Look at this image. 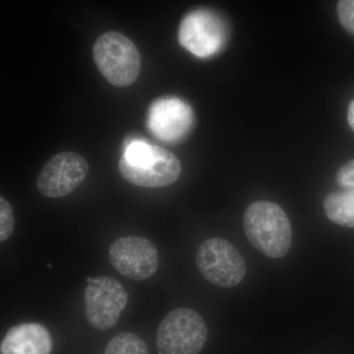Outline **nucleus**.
Masks as SVG:
<instances>
[{
    "label": "nucleus",
    "mask_w": 354,
    "mask_h": 354,
    "mask_svg": "<svg viewBox=\"0 0 354 354\" xmlns=\"http://www.w3.org/2000/svg\"><path fill=\"white\" fill-rule=\"evenodd\" d=\"M53 339L41 324L25 323L14 326L3 337L0 354H50Z\"/></svg>",
    "instance_id": "nucleus-11"
},
{
    "label": "nucleus",
    "mask_w": 354,
    "mask_h": 354,
    "mask_svg": "<svg viewBox=\"0 0 354 354\" xmlns=\"http://www.w3.org/2000/svg\"><path fill=\"white\" fill-rule=\"evenodd\" d=\"M348 121L349 127H351V129L354 132V100L351 102L348 106Z\"/></svg>",
    "instance_id": "nucleus-17"
},
{
    "label": "nucleus",
    "mask_w": 354,
    "mask_h": 354,
    "mask_svg": "<svg viewBox=\"0 0 354 354\" xmlns=\"http://www.w3.org/2000/svg\"><path fill=\"white\" fill-rule=\"evenodd\" d=\"M228 29L225 20L209 9L200 8L186 14L178 29L179 44L199 58L215 57L225 48Z\"/></svg>",
    "instance_id": "nucleus-5"
},
{
    "label": "nucleus",
    "mask_w": 354,
    "mask_h": 354,
    "mask_svg": "<svg viewBox=\"0 0 354 354\" xmlns=\"http://www.w3.org/2000/svg\"><path fill=\"white\" fill-rule=\"evenodd\" d=\"M109 260L122 276L141 281L152 278L160 264L157 247L141 236L121 237L109 247Z\"/></svg>",
    "instance_id": "nucleus-8"
},
{
    "label": "nucleus",
    "mask_w": 354,
    "mask_h": 354,
    "mask_svg": "<svg viewBox=\"0 0 354 354\" xmlns=\"http://www.w3.org/2000/svg\"><path fill=\"white\" fill-rule=\"evenodd\" d=\"M243 227L250 243L268 257L279 259L290 251L292 242L290 221L276 203H252L244 213Z\"/></svg>",
    "instance_id": "nucleus-2"
},
{
    "label": "nucleus",
    "mask_w": 354,
    "mask_h": 354,
    "mask_svg": "<svg viewBox=\"0 0 354 354\" xmlns=\"http://www.w3.org/2000/svg\"><path fill=\"white\" fill-rule=\"evenodd\" d=\"M146 122L155 138L176 144L183 141L192 130L194 113L187 102L178 97H160L149 108Z\"/></svg>",
    "instance_id": "nucleus-9"
},
{
    "label": "nucleus",
    "mask_w": 354,
    "mask_h": 354,
    "mask_svg": "<svg viewBox=\"0 0 354 354\" xmlns=\"http://www.w3.org/2000/svg\"><path fill=\"white\" fill-rule=\"evenodd\" d=\"M88 172V162L82 156L59 153L51 157L39 171L37 187L44 196L65 197L83 183Z\"/></svg>",
    "instance_id": "nucleus-10"
},
{
    "label": "nucleus",
    "mask_w": 354,
    "mask_h": 354,
    "mask_svg": "<svg viewBox=\"0 0 354 354\" xmlns=\"http://www.w3.org/2000/svg\"><path fill=\"white\" fill-rule=\"evenodd\" d=\"M95 64L111 85L128 87L137 80L141 55L131 39L118 32L102 34L93 50Z\"/></svg>",
    "instance_id": "nucleus-3"
},
{
    "label": "nucleus",
    "mask_w": 354,
    "mask_h": 354,
    "mask_svg": "<svg viewBox=\"0 0 354 354\" xmlns=\"http://www.w3.org/2000/svg\"><path fill=\"white\" fill-rule=\"evenodd\" d=\"M14 216L12 207L3 197L0 198V241L10 239L13 234Z\"/></svg>",
    "instance_id": "nucleus-14"
},
{
    "label": "nucleus",
    "mask_w": 354,
    "mask_h": 354,
    "mask_svg": "<svg viewBox=\"0 0 354 354\" xmlns=\"http://www.w3.org/2000/svg\"><path fill=\"white\" fill-rule=\"evenodd\" d=\"M337 12L342 27L354 36V0H339Z\"/></svg>",
    "instance_id": "nucleus-15"
},
{
    "label": "nucleus",
    "mask_w": 354,
    "mask_h": 354,
    "mask_svg": "<svg viewBox=\"0 0 354 354\" xmlns=\"http://www.w3.org/2000/svg\"><path fill=\"white\" fill-rule=\"evenodd\" d=\"M208 339L203 317L190 308L169 312L158 326L156 344L158 354H199Z\"/></svg>",
    "instance_id": "nucleus-4"
},
{
    "label": "nucleus",
    "mask_w": 354,
    "mask_h": 354,
    "mask_svg": "<svg viewBox=\"0 0 354 354\" xmlns=\"http://www.w3.org/2000/svg\"><path fill=\"white\" fill-rule=\"evenodd\" d=\"M200 274L218 288H234L243 281L246 263L234 244L220 237L203 242L196 255Z\"/></svg>",
    "instance_id": "nucleus-6"
},
{
    "label": "nucleus",
    "mask_w": 354,
    "mask_h": 354,
    "mask_svg": "<svg viewBox=\"0 0 354 354\" xmlns=\"http://www.w3.org/2000/svg\"><path fill=\"white\" fill-rule=\"evenodd\" d=\"M84 291V305L88 322L100 330L111 329L118 324L128 304V293L120 281L111 277L88 278Z\"/></svg>",
    "instance_id": "nucleus-7"
},
{
    "label": "nucleus",
    "mask_w": 354,
    "mask_h": 354,
    "mask_svg": "<svg viewBox=\"0 0 354 354\" xmlns=\"http://www.w3.org/2000/svg\"><path fill=\"white\" fill-rule=\"evenodd\" d=\"M121 176L128 183L144 188H162L179 178L181 164L167 149L143 140L128 142L120 160Z\"/></svg>",
    "instance_id": "nucleus-1"
},
{
    "label": "nucleus",
    "mask_w": 354,
    "mask_h": 354,
    "mask_svg": "<svg viewBox=\"0 0 354 354\" xmlns=\"http://www.w3.org/2000/svg\"><path fill=\"white\" fill-rule=\"evenodd\" d=\"M335 179L337 184L342 187L354 189V160H349L346 165H342L337 171Z\"/></svg>",
    "instance_id": "nucleus-16"
},
{
    "label": "nucleus",
    "mask_w": 354,
    "mask_h": 354,
    "mask_svg": "<svg viewBox=\"0 0 354 354\" xmlns=\"http://www.w3.org/2000/svg\"><path fill=\"white\" fill-rule=\"evenodd\" d=\"M326 216L335 225L354 228V189L330 193L325 198Z\"/></svg>",
    "instance_id": "nucleus-12"
},
{
    "label": "nucleus",
    "mask_w": 354,
    "mask_h": 354,
    "mask_svg": "<svg viewBox=\"0 0 354 354\" xmlns=\"http://www.w3.org/2000/svg\"><path fill=\"white\" fill-rule=\"evenodd\" d=\"M104 354H150L146 342L132 333H121L109 342Z\"/></svg>",
    "instance_id": "nucleus-13"
}]
</instances>
